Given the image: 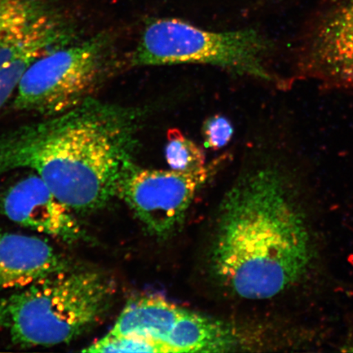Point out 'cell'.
Returning a JSON list of instances; mask_svg holds the SVG:
<instances>
[{
    "mask_svg": "<svg viewBox=\"0 0 353 353\" xmlns=\"http://www.w3.org/2000/svg\"><path fill=\"white\" fill-rule=\"evenodd\" d=\"M131 116L90 99L72 110L0 135V176L28 170L77 214L118 197L135 147Z\"/></svg>",
    "mask_w": 353,
    "mask_h": 353,
    "instance_id": "cell-2",
    "label": "cell"
},
{
    "mask_svg": "<svg viewBox=\"0 0 353 353\" xmlns=\"http://www.w3.org/2000/svg\"><path fill=\"white\" fill-rule=\"evenodd\" d=\"M77 30L52 0H0V68L32 44L72 42Z\"/></svg>",
    "mask_w": 353,
    "mask_h": 353,
    "instance_id": "cell-8",
    "label": "cell"
},
{
    "mask_svg": "<svg viewBox=\"0 0 353 353\" xmlns=\"http://www.w3.org/2000/svg\"><path fill=\"white\" fill-rule=\"evenodd\" d=\"M305 61L309 72L316 77L353 83V0L322 22L309 43Z\"/></svg>",
    "mask_w": 353,
    "mask_h": 353,
    "instance_id": "cell-10",
    "label": "cell"
},
{
    "mask_svg": "<svg viewBox=\"0 0 353 353\" xmlns=\"http://www.w3.org/2000/svg\"><path fill=\"white\" fill-rule=\"evenodd\" d=\"M114 293L105 273L74 266L0 298V328L22 347L68 343L103 319Z\"/></svg>",
    "mask_w": 353,
    "mask_h": 353,
    "instance_id": "cell-3",
    "label": "cell"
},
{
    "mask_svg": "<svg viewBox=\"0 0 353 353\" xmlns=\"http://www.w3.org/2000/svg\"><path fill=\"white\" fill-rule=\"evenodd\" d=\"M0 214L65 244H77L87 238L77 214L32 172L0 192Z\"/></svg>",
    "mask_w": 353,
    "mask_h": 353,
    "instance_id": "cell-7",
    "label": "cell"
},
{
    "mask_svg": "<svg viewBox=\"0 0 353 353\" xmlns=\"http://www.w3.org/2000/svg\"><path fill=\"white\" fill-rule=\"evenodd\" d=\"M74 266L43 238L0 228V293L24 289Z\"/></svg>",
    "mask_w": 353,
    "mask_h": 353,
    "instance_id": "cell-9",
    "label": "cell"
},
{
    "mask_svg": "<svg viewBox=\"0 0 353 353\" xmlns=\"http://www.w3.org/2000/svg\"><path fill=\"white\" fill-rule=\"evenodd\" d=\"M82 352H168L161 344L148 339L107 334L92 343Z\"/></svg>",
    "mask_w": 353,
    "mask_h": 353,
    "instance_id": "cell-13",
    "label": "cell"
},
{
    "mask_svg": "<svg viewBox=\"0 0 353 353\" xmlns=\"http://www.w3.org/2000/svg\"><path fill=\"white\" fill-rule=\"evenodd\" d=\"M234 130L230 121L222 114L207 119L203 125V138L206 148L218 151L230 142Z\"/></svg>",
    "mask_w": 353,
    "mask_h": 353,
    "instance_id": "cell-14",
    "label": "cell"
},
{
    "mask_svg": "<svg viewBox=\"0 0 353 353\" xmlns=\"http://www.w3.org/2000/svg\"><path fill=\"white\" fill-rule=\"evenodd\" d=\"M310 212L288 174L266 165L243 175L221 207L211 262L236 296L266 300L305 281L319 258Z\"/></svg>",
    "mask_w": 353,
    "mask_h": 353,
    "instance_id": "cell-1",
    "label": "cell"
},
{
    "mask_svg": "<svg viewBox=\"0 0 353 353\" xmlns=\"http://www.w3.org/2000/svg\"><path fill=\"white\" fill-rule=\"evenodd\" d=\"M183 309L158 297L132 299L108 334L112 336L148 339L165 347L163 343Z\"/></svg>",
    "mask_w": 353,
    "mask_h": 353,
    "instance_id": "cell-11",
    "label": "cell"
},
{
    "mask_svg": "<svg viewBox=\"0 0 353 353\" xmlns=\"http://www.w3.org/2000/svg\"><path fill=\"white\" fill-rule=\"evenodd\" d=\"M210 173L209 166L182 172L144 170L132 164L122 176L118 197L149 233L165 238L182 223Z\"/></svg>",
    "mask_w": 353,
    "mask_h": 353,
    "instance_id": "cell-6",
    "label": "cell"
},
{
    "mask_svg": "<svg viewBox=\"0 0 353 353\" xmlns=\"http://www.w3.org/2000/svg\"><path fill=\"white\" fill-rule=\"evenodd\" d=\"M107 41H74L39 57L26 72L13 97L19 112L56 116L88 99L107 68Z\"/></svg>",
    "mask_w": 353,
    "mask_h": 353,
    "instance_id": "cell-5",
    "label": "cell"
},
{
    "mask_svg": "<svg viewBox=\"0 0 353 353\" xmlns=\"http://www.w3.org/2000/svg\"><path fill=\"white\" fill-rule=\"evenodd\" d=\"M165 153L172 170L190 172L205 166L204 151L178 129L168 131Z\"/></svg>",
    "mask_w": 353,
    "mask_h": 353,
    "instance_id": "cell-12",
    "label": "cell"
},
{
    "mask_svg": "<svg viewBox=\"0 0 353 353\" xmlns=\"http://www.w3.org/2000/svg\"><path fill=\"white\" fill-rule=\"evenodd\" d=\"M268 50V42L253 30L210 32L179 19H163L145 28L132 63L206 64L270 81L264 60Z\"/></svg>",
    "mask_w": 353,
    "mask_h": 353,
    "instance_id": "cell-4",
    "label": "cell"
}]
</instances>
